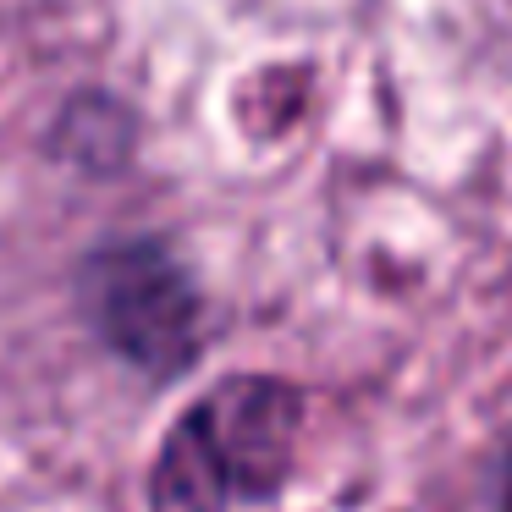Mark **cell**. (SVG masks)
<instances>
[{
  "label": "cell",
  "mask_w": 512,
  "mask_h": 512,
  "mask_svg": "<svg viewBox=\"0 0 512 512\" xmlns=\"http://www.w3.org/2000/svg\"><path fill=\"white\" fill-rule=\"evenodd\" d=\"M83 309L122 364L171 380L204 347V303L177 254L149 237L111 243L83 265Z\"/></svg>",
  "instance_id": "obj_2"
},
{
  "label": "cell",
  "mask_w": 512,
  "mask_h": 512,
  "mask_svg": "<svg viewBox=\"0 0 512 512\" xmlns=\"http://www.w3.org/2000/svg\"><path fill=\"white\" fill-rule=\"evenodd\" d=\"M303 391L276 375L210 386L160 441L149 512H265L292 479Z\"/></svg>",
  "instance_id": "obj_1"
},
{
  "label": "cell",
  "mask_w": 512,
  "mask_h": 512,
  "mask_svg": "<svg viewBox=\"0 0 512 512\" xmlns=\"http://www.w3.org/2000/svg\"><path fill=\"white\" fill-rule=\"evenodd\" d=\"M496 512H512V457L501 468V490H496Z\"/></svg>",
  "instance_id": "obj_3"
}]
</instances>
